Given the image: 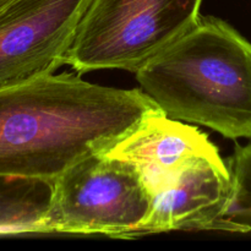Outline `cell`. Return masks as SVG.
I'll return each mask as SVG.
<instances>
[{
  "label": "cell",
  "mask_w": 251,
  "mask_h": 251,
  "mask_svg": "<svg viewBox=\"0 0 251 251\" xmlns=\"http://www.w3.org/2000/svg\"><path fill=\"white\" fill-rule=\"evenodd\" d=\"M53 189V181L0 176V235L41 234Z\"/></svg>",
  "instance_id": "8"
},
{
  "label": "cell",
  "mask_w": 251,
  "mask_h": 251,
  "mask_svg": "<svg viewBox=\"0 0 251 251\" xmlns=\"http://www.w3.org/2000/svg\"><path fill=\"white\" fill-rule=\"evenodd\" d=\"M135 75L169 118L251 139V42L228 22L200 16Z\"/></svg>",
  "instance_id": "2"
},
{
  "label": "cell",
  "mask_w": 251,
  "mask_h": 251,
  "mask_svg": "<svg viewBox=\"0 0 251 251\" xmlns=\"http://www.w3.org/2000/svg\"><path fill=\"white\" fill-rule=\"evenodd\" d=\"M161 110L141 90L42 76L0 90V176L55 181L80 159L107 151Z\"/></svg>",
  "instance_id": "1"
},
{
  "label": "cell",
  "mask_w": 251,
  "mask_h": 251,
  "mask_svg": "<svg viewBox=\"0 0 251 251\" xmlns=\"http://www.w3.org/2000/svg\"><path fill=\"white\" fill-rule=\"evenodd\" d=\"M90 0H16L0 12V90L54 74Z\"/></svg>",
  "instance_id": "5"
},
{
  "label": "cell",
  "mask_w": 251,
  "mask_h": 251,
  "mask_svg": "<svg viewBox=\"0 0 251 251\" xmlns=\"http://www.w3.org/2000/svg\"><path fill=\"white\" fill-rule=\"evenodd\" d=\"M202 0H90L65 58L78 74L136 73L198 22Z\"/></svg>",
  "instance_id": "3"
},
{
  "label": "cell",
  "mask_w": 251,
  "mask_h": 251,
  "mask_svg": "<svg viewBox=\"0 0 251 251\" xmlns=\"http://www.w3.org/2000/svg\"><path fill=\"white\" fill-rule=\"evenodd\" d=\"M16 1V0H0V12L2 11V10L6 9L9 5H11L12 2Z\"/></svg>",
  "instance_id": "10"
},
{
  "label": "cell",
  "mask_w": 251,
  "mask_h": 251,
  "mask_svg": "<svg viewBox=\"0 0 251 251\" xmlns=\"http://www.w3.org/2000/svg\"><path fill=\"white\" fill-rule=\"evenodd\" d=\"M232 179V198L226 213L230 233L251 232V142L235 145L226 161Z\"/></svg>",
  "instance_id": "9"
},
{
  "label": "cell",
  "mask_w": 251,
  "mask_h": 251,
  "mask_svg": "<svg viewBox=\"0 0 251 251\" xmlns=\"http://www.w3.org/2000/svg\"><path fill=\"white\" fill-rule=\"evenodd\" d=\"M230 198L232 179L226 161L220 154L199 157L153 196L137 237L174 230L229 232L225 217Z\"/></svg>",
  "instance_id": "6"
},
{
  "label": "cell",
  "mask_w": 251,
  "mask_h": 251,
  "mask_svg": "<svg viewBox=\"0 0 251 251\" xmlns=\"http://www.w3.org/2000/svg\"><path fill=\"white\" fill-rule=\"evenodd\" d=\"M103 153L136 167L154 196L194 159L220 151L198 127L158 110Z\"/></svg>",
  "instance_id": "7"
},
{
  "label": "cell",
  "mask_w": 251,
  "mask_h": 251,
  "mask_svg": "<svg viewBox=\"0 0 251 251\" xmlns=\"http://www.w3.org/2000/svg\"><path fill=\"white\" fill-rule=\"evenodd\" d=\"M152 202L136 167L103 152L90 154L54 181L41 234L137 237Z\"/></svg>",
  "instance_id": "4"
}]
</instances>
